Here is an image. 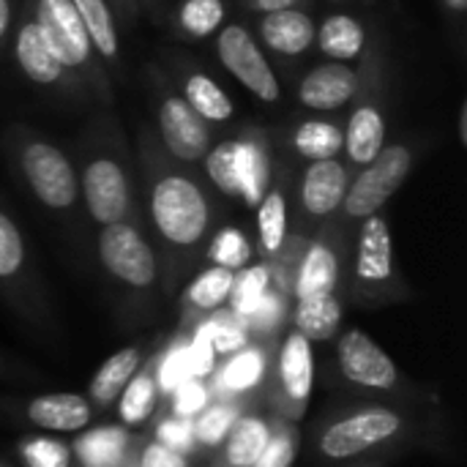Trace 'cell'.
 <instances>
[{"label":"cell","instance_id":"1","mask_svg":"<svg viewBox=\"0 0 467 467\" xmlns=\"http://www.w3.org/2000/svg\"><path fill=\"white\" fill-rule=\"evenodd\" d=\"M408 451L449 457V413L432 397L369 400L331 405L309 435V457L320 467L389 465Z\"/></svg>","mask_w":467,"mask_h":467},{"label":"cell","instance_id":"2","mask_svg":"<svg viewBox=\"0 0 467 467\" xmlns=\"http://www.w3.org/2000/svg\"><path fill=\"white\" fill-rule=\"evenodd\" d=\"M145 211L161 263V293L175 296L202 265L216 205L205 183L153 142H145Z\"/></svg>","mask_w":467,"mask_h":467},{"label":"cell","instance_id":"3","mask_svg":"<svg viewBox=\"0 0 467 467\" xmlns=\"http://www.w3.org/2000/svg\"><path fill=\"white\" fill-rule=\"evenodd\" d=\"M96 257L131 320H145L164 298L159 252L142 222H118L99 230Z\"/></svg>","mask_w":467,"mask_h":467},{"label":"cell","instance_id":"4","mask_svg":"<svg viewBox=\"0 0 467 467\" xmlns=\"http://www.w3.org/2000/svg\"><path fill=\"white\" fill-rule=\"evenodd\" d=\"M342 298L364 309L394 306L413 298V287L397 268L394 238L383 213L364 219L353 233Z\"/></svg>","mask_w":467,"mask_h":467},{"label":"cell","instance_id":"5","mask_svg":"<svg viewBox=\"0 0 467 467\" xmlns=\"http://www.w3.org/2000/svg\"><path fill=\"white\" fill-rule=\"evenodd\" d=\"M334 367H337L339 380L348 389H353L358 397H369V400H424V397H430L361 328H345L337 334Z\"/></svg>","mask_w":467,"mask_h":467},{"label":"cell","instance_id":"6","mask_svg":"<svg viewBox=\"0 0 467 467\" xmlns=\"http://www.w3.org/2000/svg\"><path fill=\"white\" fill-rule=\"evenodd\" d=\"M0 298L27 326L52 331V304L33 265L27 241L8 211L0 208Z\"/></svg>","mask_w":467,"mask_h":467},{"label":"cell","instance_id":"7","mask_svg":"<svg viewBox=\"0 0 467 467\" xmlns=\"http://www.w3.org/2000/svg\"><path fill=\"white\" fill-rule=\"evenodd\" d=\"M315 391V350L296 328H285L263 386V405L274 419L301 424Z\"/></svg>","mask_w":467,"mask_h":467},{"label":"cell","instance_id":"8","mask_svg":"<svg viewBox=\"0 0 467 467\" xmlns=\"http://www.w3.org/2000/svg\"><path fill=\"white\" fill-rule=\"evenodd\" d=\"M14 159L25 186L47 211L57 216H68L77 211V205L82 202L79 175L66 150L44 137L22 134L14 148Z\"/></svg>","mask_w":467,"mask_h":467},{"label":"cell","instance_id":"9","mask_svg":"<svg viewBox=\"0 0 467 467\" xmlns=\"http://www.w3.org/2000/svg\"><path fill=\"white\" fill-rule=\"evenodd\" d=\"M77 175H79L82 205L96 227L118 224V222H142L131 170L120 153L93 150L85 156Z\"/></svg>","mask_w":467,"mask_h":467},{"label":"cell","instance_id":"10","mask_svg":"<svg viewBox=\"0 0 467 467\" xmlns=\"http://www.w3.org/2000/svg\"><path fill=\"white\" fill-rule=\"evenodd\" d=\"M413 150L402 142L397 145H386L367 167H361L348 186L345 202L339 208V213L334 216L342 227L356 230L364 219L383 213L386 202L402 189V183L408 181L410 170H413Z\"/></svg>","mask_w":467,"mask_h":467},{"label":"cell","instance_id":"11","mask_svg":"<svg viewBox=\"0 0 467 467\" xmlns=\"http://www.w3.org/2000/svg\"><path fill=\"white\" fill-rule=\"evenodd\" d=\"M30 11V8H27ZM33 22L47 47V52L77 79H88L99 93L104 90V77L99 71L96 52L88 41L82 19L71 0H33Z\"/></svg>","mask_w":467,"mask_h":467},{"label":"cell","instance_id":"12","mask_svg":"<svg viewBox=\"0 0 467 467\" xmlns=\"http://www.w3.org/2000/svg\"><path fill=\"white\" fill-rule=\"evenodd\" d=\"M356 230L342 227L337 219L326 222L301 249L298 263L293 268L290 279V298L304 301V298H317V296H342L345 285V265H348V252Z\"/></svg>","mask_w":467,"mask_h":467},{"label":"cell","instance_id":"13","mask_svg":"<svg viewBox=\"0 0 467 467\" xmlns=\"http://www.w3.org/2000/svg\"><path fill=\"white\" fill-rule=\"evenodd\" d=\"M350 167L339 159L309 161L298 181V216H293V235L312 238L326 222H331L348 194Z\"/></svg>","mask_w":467,"mask_h":467},{"label":"cell","instance_id":"14","mask_svg":"<svg viewBox=\"0 0 467 467\" xmlns=\"http://www.w3.org/2000/svg\"><path fill=\"white\" fill-rule=\"evenodd\" d=\"M216 55L222 60V66L260 101L265 104H276L282 96L279 79L268 63V57L263 55L260 44L254 41V36L249 33V27L230 22L219 27L216 36Z\"/></svg>","mask_w":467,"mask_h":467},{"label":"cell","instance_id":"15","mask_svg":"<svg viewBox=\"0 0 467 467\" xmlns=\"http://www.w3.org/2000/svg\"><path fill=\"white\" fill-rule=\"evenodd\" d=\"M156 126L164 153L178 164H197L211 150L208 123L178 93H164L156 101Z\"/></svg>","mask_w":467,"mask_h":467},{"label":"cell","instance_id":"16","mask_svg":"<svg viewBox=\"0 0 467 467\" xmlns=\"http://www.w3.org/2000/svg\"><path fill=\"white\" fill-rule=\"evenodd\" d=\"M170 334V331H167ZM167 334H156L150 339H140L134 345L120 348L118 353H112L90 378L88 383V402L93 405L96 413L115 408L118 397L123 394V389L129 386V380L142 369V364L161 348V342L167 339Z\"/></svg>","mask_w":467,"mask_h":467},{"label":"cell","instance_id":"17","mask_svg":"<svg viewBox=\"0 0 467 467\" xmlns=\"http://www.w3.org/2000/svg\"><path fill=\"white\" fill-rule=\"evenodd\" d=\"M235 271L219 265H200L178 290V328L192 331L230 301Z\"/></svg>","mask_w":467,"mask_h":467},{"label":"cell","instance_id":"18","mask_svg":"<svg viewBox=\"0 0 467 467\" xmlns=\"http://www.w3.org/2000/svg\"><path fill=\"white\" fill-rule=\"evenodd\" d=\"M271 432H274V416L268 413V408L263 405V397H260L244 410V416L235 421V427L222 441V446L211 457H205L200 465L252 467L263 454V449L268 446Z\"/></svg>","mask_w":467,"mask_h":467},{"label":"cell","instance_id":"19","mask_svg":"<svg viewBox=\"0 0 467 467\" xmlns=\"http://www.w3.org/2000/svg\"><path fill=\"white\" fill-rule=\"evenodd\" d=\"M16 416L25 424L36 427L41 432H49V435H57V432L77 435L96 421V410L88 402V397L85 394H68V391L38 394V397L22 400L16 405Z\"/></svg>","mask_w":467,"mask_h":467},{"label":"cell","instance_id":"20","mask_svg":"<svg viewBox=\"0 0 467 467\" xmlns=\"http://www.w3.org/2000/svg\"><path fill=\"white\" fill-rule=\"evenodd\" d=\"M145 432H131L115 424H90L88 430L77 432L68 443L74 467H126L134 460L137 446L142 443Z\"/></svg>","mask_w":467,"mask_h":467},{"label":"cell","instance_id":"21","mask_svg":"<svg viewBox=\"0 0 467 467\" xmlns=\"http://www.w3.org/2000/svg\"><path fill=\"white\" fill-rule=\"evenodd\" d=\"M276 348H265L257 342H246L241 350L227 356L216 372L211 375L213 394L224 397H260L268 380L271 358Z\"/></svg>","mask_w":467,"mask_h":467},{"label":"cell","instance_id":"22","mask_svg":"<svg viewBox=\"0 0 467 467\" xmlns=\"http://www.w3.org/2000/svg\"><path fill=\"white\" fill-rule=\"evenodd\" d=\"M293 238V211H290V183L285 178H271L263 200L257 202V260L274 263L285 254Z\"/></svg>","mask_w":467,"mask_h":467},{"label":"cell","instance_id":"23","mask_svg":"<svg viewBox=\"0 0 467 467\" xmlns=\"http://www.w3.org/2000/svg\"><path fill=\"white\" fill-rule=\"evenodd\" d=\"M358 85L361 77L348 63H323L306 71V77L298 82V101L315 112H337L353 101Z\"/></svg>","mask_w":467,"mask_h":467},{"label":"cell","instance_id":"24","mask_svg":"<svg viewBox=\"0 0 467 467\" xmlns=\"http://www.w3.org/2000/svg\"><path fill=\"white\" fill-rule=\"evenodd\" d=\"M14 57H16V66L22 68V74L36 82V85H44V88H71V82L77 85L79 79L74 74H68L44 47L38 30H36V22L30 16V11L25 8V16L19 19L16 25V33H14Z\"/></svg>","mask_w":467,"mask_h":467},{"label":"cell","instance_id":"25","mask_svg":"<svg viewBox=\"0 0 467 467\" xmlns=\"http://www.w3.org/2000/svg\"><path fill=\"white\" fill-rule=\"evenodd\" d=\"M164 397L156 383V353L142 364V369L129 380L123 394L118 397L115 421L131 432H148L150 421L159 416Z\"/></svg>","mask_w":467,"mask_h":467},{"label":"cell","instance_id":"26","mask_svg":"<svg viewBox=\"0 0 467 467\" xmlns=\"http://www.w3.org/2000/svg\"><path fill=\"white\" fill-rule=\"evenodd\" d=\"M260 36L268 49L282 57H298L315 44V22L301 8H282L274 14H263Z\"/></svg>","mask_w":467,"mask_h":467},{"label":"cell","instance_id":"27","mask_svg":"<svg viewBox=\"0 0 467 467\" xmlns=\"http://www.w3.org/2000/svg\"><path fill=\"white\" fill-rule=\"evenodd\" d=\"M235 170H238V189H241L238 200L249 208H257L274 178V161L260 134H246L235 140Z\"/></svg>","mask_w":467,"mask_h":467},{"label":"cell","instance_id":"28","mask_svg":"<svg viewBox=\"0 0 467 467\" xmlns=\"http://www.w3.org/2000/svg\"><path fill=\"white\" fill-rule=\"evenodd\" d=\"M260 397H224V394H213V400L194 419V443H197V460L200 462L205 457H211L222 446V441L235 427V421L244 416V410L254 400H260Z\"/></svg>","mask_w":467,"mask_h":467},{"label":"cell","instance_id":"29","mask_svg":"<svg viewBox=\"0 0 467 467\" xmlns=\"http://www.w3.org/2000/svg\"><path fill=\"white\" fill-rule=\"evenodd\" d=\"M342 317H345V298L339 293H331V296L293 301L287 326L315 345V342L334 339L342 331Z\"/></svg>","mask_w":467,"mask_h":467},{"label":"cell","instance_id":"30","mask_svg":"<svg viewBox=\"0 0 467 467\" xmlns=\"http://www.w3.org/2000/svg\"><path fill=\"white\" fill-rule=\"evenodd\" d=\"M386 148V118L378 104H361L342 129V150L350 167H367Z\"/></svg>","mask_w":467,"mask_h":467},{"label":"cell","instance_id":"31","mask_svg":"<svg viewBox=\"0 0 467 467\" xmlns=\"http://www.w3.org/2000/svg\"><path fill=\"white\" fill-rule=\"evenodd\" d=\"M315 41H317V47H320V52L326 57H331L337 63H345V60L361 57V52L367 47V30L350 14H331L315 30Z\"/></svg>","mask_w":467,"mask_h":467},{"label":"cell","instance_id":"32","mask_svg":"<svg viewBox=\"0 0 467 467\" xmlns=\"http://www.w3.org/2000/svg\"><path fill=\"white\" fill-rule=\"evenodd\" d=\"M71 3L82 19V27L88 33L93 52L99 57H104L107 63L118 66L120 63V38H118V27H115L107 0H71Z\"/></svg>","mask_w":467,"mask_h":467},{"label":"cell","instance_id":"33","mask_svg":"<svg viewBox=\"0 0 467 467\" xmlns=\"http://www.w3.org/2000/svg\"><path fill=\"white\" fill-rule=\"evenodd\" d=\"M274 287V271L268 263L263 260H254L252 265L235 271V282H233V293H230V301H227V312L246 323L249 315L257 309V304L265 298V293Z\"/></svg>","mask_w":467,"mask_h":467},{"label":"cell","instance_id":"34","mask_svg":"<svg viewBox=\"0 0 467 467\" xmlns=\"http://www.w3.org/2000/svg\"><path fill=\"white\" fill-rule=\"evenodd\" d=\"M183 99L205 123H227L235 112L233 99L202 71H189L183 77Z\"/></svg>","mask_w":467,"mask_h":467},{"label":"cell","instance_id":"35","mask_svg":"<svg viewBox=\"0 0 467 467\" xmlns=\"http://www.w3.org/2000/svg\"><path fill=\"white\" fill-rule=\"evenodd\" d=\"M254 260H257V249H254V241L249 238V233L230 224V227L213 230V235L205 246L202 265H219L227 271H241V268L252 265Z\"/></svg>","mask_w":467,"mask_h":467},{"label":"cell","instance_id":"36","mask_svg":"<svg viewBox=\"0 0 467 467\" xmlns=\"http://www.w3.org/2000/svg\"><path fill=\"white\" fill-rule=\"evenodd\" d=\"M293 150L306 161L339 159L342 129L331 120H306L293 134Z\"/></svg>","mask_w":467,"mask_h":467},{"label":"cell","instance_id":"37","mask_svg":"<svg viewBox=\"0 0 467 467\" xmlns=\"http://www.w3.org/2000/svg\"><path fill=\"white\" fill-rule=\"evenodd\" d=\"M224 11L222 0H183L178 8V27L186 38H208L224 25Z\"/></svg>","mask_w":467,"mask_h":467},{"label":"cell","instance_id":"38","mask_svg":"<svg viewBox=\"0 0 467 467\" xmlns=\"http://www.w3.org/2000/svg\"><path fill=\"white\" fill-rule=\"evenodd\" d=\"M22 467H74L68 441L55 435H27L16 443Z\"/></svg>","mask_w":467,"mask_h":467},{"label":"cell","instance_id":"39","mask_svg":"<svg viewBox=\"0 0 467 467\" xmlns=\"http://www.w3.org/2000/svg\"><path fill=\"white\" fill-rule=\"evenodd\" d=\"M304 446V432L301 424H290L282 419H274V432L263 454L252 467H293Z\"/></svg>","mask_w":467,"mask_h":467},{"label":"cell","instance_id":"40","mask_svg":"<svg viewBox=\"0 0 467 467\" xmlns=\"http://www.w3.org/2000/svg\"><path fill=\"white\" fill-rule=\"evenodd\" d=\"M202 161H205V175L211 186L227 200H238L241 189H238V170H235V140L211 145Z\"/></svg>","mask_w":467,"mask_h":467},{"label":"cell","instance_id":"41","mask_svg":"<svg viewBox=\"0 0 467 467\" xmlns=\"http://www.w3.org/2000/svg\"><path fill=\"white\" fill-rule=\"evenodd\" d=\"M148 435L175 451H183V454H192L197 460V443H194V421L192 419H178V416H170L164 410H159V416L150 421L148 427ZM200 462V460H197Z\"/></svg>","mask_w":467,"mask_h":467},{"label":"cell","instance_id":"42","mask_svg":"<svg viewBox=\"0 0 467 467\" xmlns=\"http://www.w3.org/2000/svg\"><path fill=\"white\" fill-rule=\"evenodd\" d=\"M211 400H213V386H211V380L189 378L181 389H175V391L164 400L161 410L170 413V416L192 419V421H194Z\"/></svg>","mask_w":467,"mask_h":467},{"label":"cell","instance_id":"43","mask_svg":"<svg viewBox=\"0 0 467 467\" xmlns=\"http://www.w3.org/2000/svg\"><path fill=\"white\" fill-rule=\"evenodd\" d=\"M134 465L137 467H200V462L192 454L175 451L159 441H153L148 432L142 438V443L134 451Z\"/></svg>","mask_w":467,"mask_h":467},{"label":"cell","instance_id":"44","mask_svg":"<svg viewBox=\"0 0 467 467\" xmlns=\"http://www.w3.org/2000/svg\"><path fill=\"white\" fill-rule=\"evenodd\" d=\"M298 0H249V5L260 14H274V11H282V8H293Z\"/></svg>","mask_w":467,"mask_h":467},{"label":"cell","instance_id":"45","mask_svg":"<svg viewBox=\"0 0 467 467\" xmlns=\"http://www.w3.org/2000/svg\"><path fill=\"white\" fill-rule=\"evenodd\" d=\"M14 22V14H11V0H0V41L5 38L8 27Z\"/></svg>","mask_w":467,"mask_h":467},{"label":"cell","instance_id":"46","mask_svg":"<svg viewBox=\"0 0 467 467\" xmlns=\"http://www.w3.org/2000/svg\"><path fill=\"white\" fill-rule=\"evenodd\" d=\"M460 145L467 148V101H462V107H460Z\"/></svg>","mask_w":467,"mask_h":467},{"label":"cell","instance_id":"47","mask_svg":"<svg viewBox=\"0 0 467 467\" xmlns=\"http://www.w3.org/2000/svg\"><path fill=\"white\" fill-rule=\"evenodd\" d=\"M443 5H446V11H451L454 16H460V14H465L467 11V0H443Z\"/></svg>","mask_w":467,"mask_h":467},{"label":"cell","instance_id":"48","mask_svg":"<svg viewBox=\"0 0 467 467\" xmlns=\"http://www.w3.org/2000/svg\"><path fill=\"white\" fill-rule=\"evenodd\" d=\"M350 467H386V465H350Z\"/></svg>","mask_w":467,"mask_h":467},{"label":"cell","instance_id":"49","mask_svg":"<svg viewBox=\"0 0 467 467\" xmlns=\"http://www.w3.org/2000/svg\"><path fill=\"white\" fill-rule=\"evenodd\" d=\"M3 367H5V361H3V356H0V372H3Z\"/></svg>","mask_w":467,"mask_h":467},{"label":"cell","instance_id":"50","mask_svg":"<svg viewBox=\"0 0 467 467\" xmlns=\"http://www.w3.org/2000/svg\"><path fill=\"white\" fill-rule=\"evenodd\" d=\"M0 467H11V465H8V462H3V460H0Z\"/></svg>","mask_w":467,"mask_h":467},{"label":"cell","instance_id":"51","mask_svg":"<svg viewBox=\"0 0 467 467\" xmlns=\"http://www.w3.org/2000/svg\"><path fill=\"white\" fill-rule=\"evenodd\" d=\"M126 467H137V465H134V460H131V462H129V465H126Z\"/></svg>","mask_w":467,"mask_h":467},{"label":"cell","instance_id":"52","mask_svg":"<svg viewBox=\"0 0 467 467\" xmlns=\"http://www.w3.org/2000/svg\"><path fill=\"white\" fill-rule=\"evenodd\" d=\"M334 3H342V0H334Z\"/></svg>","mask_w":467,"mask_h":467},{"label":"cell","instance_id":"53","mask_svg":"<svg viewBox=\"0 0 467 467\" xmlns=\"http://www.w3.org/2000/svg\"><path fill=\"white\" fill-rule=\"evenodd\" d=\"M200 467H202V465H200Z\"/></svg>","mask_w":467,"mask_h":467}]
</instances>
